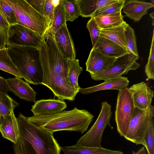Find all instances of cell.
Instances as JSON below:
<instances>
[{
    "label": "cell",
    "mask_w": 154,
    "mask_h": 154,
    "mask_svg": "<svg viewBox=\"0 0 154 154\" xmlns=\"http://www.w3.org/2000/svg\"><path fill=\"white\" fill-rule=\"evenodd\" d=\"M19 135L14 143V154H60L53 134L37 126L20 113L17 118Z\"/></svg>",
    "instance_id": "cell-1"
},
{
    "label": "cell",
    "mask_w": 154,
    "mask_h": 154,
    "mask_svg": "<svg viewBox=\"0 0 154 154\" xmlns=\"http://www.w3.org/2000/svg\"><path fill=\"white\" fill-rule=\"evenodd\" d=\"M94 117L87 110L75 107L72 110H63L52 115H34L27 118L37 126L52 134L66 131L83 134L87 130Z\"/></svg>",
    "instance_id": "cell-2"
},
{
    "label": "cell",
    "mask_w": 154,
    "mask_h": 154,
    "mask_svg": "<svg viewBox=\"0 0 154 154\" xmlns=\"http://www.w3.org/2000/svg\"><path fill=\"white\" fill-rule=\"evenodd\" d=\"M6 47L22 78L29 84H42L43 72L39 49L11 44H7Z\"/></svg>",
    "instance_id": "cell-3"
},
{
    "label": "cell",
    "mask_w": 154,
    "mask_h": 154,
    "mask_svg": "<svg viewBox=\"0 0 154 154\" xmlns=\"http://www.w3.org/2000/svg\"><path fill=\"white\" fill-rule=\"evenodd\" d=\"M13 9L17 23L42 36L50 27L47 18L35 9L26 0H6Z\"/></svg>",
    "instance_id": "cell-4"
},
{
    "label": "cell",
    "mask_w": 154,
    "mask_h": 154,
    "mask_svg": "<svg viewBox=\"0 0 154 154\" xmlns=\"http://www.w3.org/2000/svg\"><path fill=\"white\" fill-rule=\"evenodd\" d=\"M101 109L95 122L84 135L77 141L76 145L87 147H101L103 134L107 126L110 127L111 106L107 102L101 103Z\"/></svg>",
    "instance_id": "cell-5"
},
{
    "label": "cell",
    "mask_w": 154,
    "mask_h": 154,
    "mask_svg": "<svg viewBox=\"0 0 154 154\" xmlns=\"http://www.w3.org/2000/svg\"><path fill=\"white\" fill-rule=\"evenodd\" d=\"M154 115V107L151 105L144 110L135 108L128 132L124 137L137 145L141 144L145 147L144 137Z\"/></svg>",
    "instance_id": "cell-6"
},
{
    "label": "cell",
    "mask_w": 154,
    "mask_h": 154,
    "mask_svg": "<svg viewBox=\"0 0 154 154\" xmlns=\"http://www.w3.org/2000/svg\"><path fill=\"white\" fill-rule=\"evenodd\" d=\"M135 108L132 94L128 88L119 91L115 120L117 131L122 137H124L127 133Z\"/></svg>",
    "instance_id": "cell-7"
},
{
    "label": "cell",
    "mask_w": 154,
    "mask_h": 154,
    "mask_svg": "<svg viewBox=\"0 0 154 154\" xmlns=\"http://www.w3.org/2000/svg\"><path fill=\"white\" fill-rule=\"evenodd\" d=\"M42 84L49 88L58 99L74 100L78 93L71 85L68 78H65L42 66Z\"/></svg>",
    "instance_id": "cell-8"
},
{
    "label": "cell",
    "mask_w": 154,
    "mask_h": 154,
    "mask_svg": "<svg viewBox=\"0 0 154 154\" xmlns=\"http://www.w3.org/2000/svg\"><path fill=\"white\" fill-rule=\"evenodd\" d=\"M129 53L116 58L112 64L106 69L95 74H90L95 81L106 80L119 77L126 74L129 71L137 69L140 64Z\"/></svg>",
    "instance_id": "cell-9"
},
{
    "label": "cell",
    "mask_w": 154,
    "mask_h": 154,
    "mask_svg": "<svg viewBox=\"0 0 154 154\" xmlns=\"http://www.w3.org/2000/svg\"><path fill=\"white\" fill-rule=\"evenodd\" d=\"M42 41V37L38 33L23 25L18 23L9 25L7 45L15 44L39 49Z\"/></svg>",
    "instance_id": "cell-10"
},
{
    "label": "cell",
    "mask_w": 154,
    "mask_h": 154,
    "mask_svg": "<svg viewBox=\"0 0 154 154\" xmlns=\"http://www.w3.org/2000/svg\"><path fill=\"white\" fill-rule=\"evenodd\" d=\"M54 37L58 48L65 58L70 60L75 58L74 43L66 24L54 34Z\"/></svg>",
    "instance_id": "cell-11"
},
{
    "label": "cell",
    "mask_w": 154,
    "mask_h": 154,
    "mask_svg": "<svg viewBox=\"0 0 154 154\" xmlns=\"http://www.w3.org/2000/svg\"><path fill=\"white\" fill-rule=\"evenodd\" d=\"M128 88L132 94L135 108L144 110L151 105L153 91L145 83L135 84Z\"/></svg>",
    "instance_id": "cell-12"
},
{
    "label": "cell",
    "mask_w": 154,
    "mask_h": 154,
    "mask_svg": "<svg viewBox=\"0 0 154 154\" xmlns=\"http://www.w3.org/2000/svg\"><path fill=\"white\" fill-rule=\"evenodd\" d=\"M116 58L106 56L92 48L85 63L86 71L90 74L104 71L112 64Z\"/></svg>",
    "instance_id": "cell-13"
},
{
    "label": "cell",
    "mask_w": 154,
    "mask_h": 154,
    "mask_svg": "<svg viewBox=\"0 0 154 154\" xmlns=\"http://www.w3.org/2000/svg\"><path fill=\"white\" fill-rule=\"evenodd\" d=\"M67 107L64 100L59 99H42L36 101L32 106L34 115L45 116L60 112Z\"/></svg>",
    "instance_id": "cell-14"
},
{
    "label": "cell",
    "mask_w": 154,
    "mask_h": 154,
    "mask_svg": "<svg viewBox=\"0 0 154 154\" xmlns=\"http://www.w3.org/2000/svg\"><path fill=\"white\" fill-rule=\"evenodd\" d=\"M6 79L10 91L16 96L26 101H36V92L29 84L16 77Z\"/></svg>",
    "instance_id": "cell-15"
},
{
    "label": "cell",
    "mask_w": 154,
    "mask_h": 154,
    "mask_svg": "<svg viewBox=\"0 0 154 154\" xmlns=\"http://www.w3.org/2000/svg\"><path fill=\"white\" fill-rule=\"evenodd\" d=\"M153 7L154 4L150 2L129 0H125L122 9L126 16L134 22H138L147 14L149 9Z\"/></svg>",
    "instance_id": "cell-16"
},
{
    "label": "cell",
    "mask_w": 154,
    "mask_h": 154,
    "mask_svg": "<svg viewBox=\"0 0 154 154\" xmlns=\"http://www.w3.org/2000/svg\"><path fill=\"white\" fill-rule=\"evenodd\" d=\"M129 84V80L128 78L121 76L105 80L103 82L94 86L85 88H80L79 91L81 93L85 94L107 90L119 91L127 87Z\"/></svg>",
    "instance_id": "cell-17"
},
{
    "label": "cell",
    "mask_w": 154,
    "mask_h": 154,
    "mask_svg": "<svg viewBox=\"0 0 154 154\" xmlns=\"http://www.w3.org/2000/svg\"><path fill=\"white\" fill-rule=\"evenodd\" d=\"M92 48L96 49L106 56L116 58L128 53L127 50L118 44L100 36Z\"/></svg>",
    "instance_id": "cell-18"
},
{
    "label": "cell",
    "mask_w": 154,
    "mask_h": 154,
    "mask_svg": "<svg viewBox=\"0 0 154 154\" xmlns=\"http://www.w3.org/2000/svg\"><path fill=\"white\" fill-rule=\"evenodd\" d=\"M13 108L10 114L6 116L0 126V131L2 136L14 143L19 137V132L18 123Z\"/></svg>",
    "instance_id": "cell-19"
},
{
    "label": "cell",
    "mask_w": 154,
    "mask_h": 154,
    "mask_svg": "<svg viewBox=\"0 0 154 154\" xmlns=\"http://www.w3.org/2000/svg\"><path fill=\"white\" fill-rule=\"evenodd\" d=\"M128 25L124 21L121 25L116 27L101 29L100 36L115 42L127 50L125 31Z\"/></svg>",
    "instance_id": "cell-20"
},
{
    "label": "cell",
    "mask_w": 154,
    "mask_h": 154,
    "mask_svg": "<svg viewBox=\"0 0 154 154\" xmlns=\"http://www.w3.org/2000/svg\"><path fill=\"white\" fill-rule=\"evenodd\" d=\"M64 154H123L120 151L101 147H87L75 145L60 147Z\"/></svg>",
    "instance_id": "cell-21"
},
{
    "label": "cell",
    "mask_w": 154,
    "mask_h": 154,
    "mask_svg": "<svg viewBox=\"0 0 154 154\" xmlns=\"http://www.w3.org/2000/svg\"><path fill=\"white\" fill-rule=\"evenodd\" d=\"M80 15L83 17H92L98 10L118 0H77Z\"/></svg>",
    "instance_id": "cell-22"
},
{
    "label": "cell",
    "mask_w": 154,
    "mask_h": 154,
    "mask_svg": "<svg viewBox=\"0 0 154 154\" xmlns=\"http://www.w3.org/2000/svg\"><path fill=\"white\" fill-rule=\"evenodd\" d=\"M93 17L100 29L119 26L124 21L121 11L113 14Z\"/></svg>",
    "instance_id": "cell-23"
},
{
    "label": "cell",
    "mask_w": 154,
    "mask_h": 154,
    "mask_svg": "<svg viewBox=\"0 0 154 154\" xmlns=\"http://www.w3.org/2000/svg\"><path fill=\"white\" fill-rule=\"evenodd\" d=\"M68 77L72 86L77 93L79 91L80 87L78 83V79L82 70L79 64V60L76 58L68 60Z\"/></svg>",
    "instance_id": "cell-24"
},
{
    "label": "cell",
    "mask_w": 154,
    "mask_h": 154,
    "mask_svg": "<svg viewBox=\"0 0 154 154\" xmlns=\"http://www.w3.org/2000/svg\"><path fill=\"white\" fill-rule=\"evenodd\" d=\"M0 69L22 79L19 72L11 60L6 47L0 50Z\"/></svg>",
    "instance_id": "cell-25"
},
{
    "label": "cell",
    "mask_w": 154,
    "mask_h": 154,
    "mask_svg": "<svg viewBox=\"0 0 154 154\" xmlns=\"http://www.w3.org/2000/svg\"><path fill=\"white\" fill-rule=\"evenodd\" d=\"M18 105L7 93L0 92V126L5 117L10 115L12 109Z\"/></svg>",
    "instance_id": "cell-26"
},
{
    "label": "cell",
    "mask_w": 154,
    "mask_h": 154,
    "mask_svg": "<svg viewBox=\"0 0 154 154\" xmlns=\"http://www.w3.org/2000/svg\"><path fill=\"white\" fill-rule=\"evenodd\" d=\"M60 3L64 10L66 22L73 21L80 15L77 0H60Z\"/></svg>",
    "instance_id": "cell-27"
},
{
    "label": "cell",
    "mask_w": 154,
    "mask_h": 154,
    "mask_svg": "<svg viewBox=\"0 0 154 154\" xmlns=\"http://www.w3.org/2000/svg\"><path fill=\"white\" fill-rule=\"evenodd\" d=\"M128 53L137 60L139 58L136 44V37L134 29L128 24L125 31Z\"/></svg>",
    "instance_id": "cell-28"
},
{
    "label": "cell",
    "mask_w": 154,
    "mask_h": 154,
    "mask_svg": "<svg viewBox=\"0 0 154 154\" xmlns=\"http://www.w3.org/2000/svg\"><path fill=\"white\" fill-rule=\"evenodd\" d=\"M65 14L60 3L55 7L51 24L49 29L54 33L63 25L66 24Z\"/></svg>",
    "instance_id": "cell-29"
},
{
    "label": "cell",
    "mask_w": 154,
    "mask_h": 154,
    "mask_svg": "<svg viewBox=\"0 0 154 154\" xmlns=\"http://www.w3.org/2000/svg\"><path fill=\"white\" fill-rule=\"evenodd\" d=\"M125 0H118L115 2L105 6L97 10L92 17L104 15L121 11Z\"/></svg>",
    "instance_id": "cell-30"
},
{
    "label": "cell",
    "mask_w": 154,
    "mask_h": 154,
    "mask_svg": "<svg viewBox=\"0 0 154 154\" xmlns=\"http://www.w3.org/2000/svg\"><path fill=\"white\" fill-rule=\"evenodd\" d=\"M154 123L153 118L151 120L145 134V148L148 154H154Z\"/></svg>",
    "instance_id": "cell-31"
},
{
    "label": "cell",
    "mask_w": 154,
    "mask_h": 154,
    "mask_svg": "<svg viewBox=\"0 0 154 154\" xmlns=\"http://www.w3.org/2000/svg\"><path fill=\"white\" fill-rule=\"evenodd\" d=\"M145 72L147 77V80L154 79V38L153 34L149 55L146 64Z\"/></svg>",
    "instance_id": "cell-32"
},
{
    "label": "cell",
    "mask_w": 154,
    "mask_h": 154,
    "mask_svg": "<svg viewBox=\"0 0 154 154\" xmlns=\"http://www.w3.org/2000/svg\"><path fill=\"white\" fill-rule=\"evenodd\" d=\"M86 27L89 32L93 47L100 36L101 29L93 17H91L88 21Z\"/></svg>",
    "instance_id": "cell-33"
},
{
    "label": "cell",
    "mask_w": 154,
    "mask_h": 154,
    "mask_svg": "<svg viewBox=\"0 0 154 154\" xmlns=\"http://www.w3.org/2000/svg\"><path fill=\"white\" fill-rule=\"evenodd\" d=\"M1 3L9 25L17 23L14 12L6 0H1Z\"/></svg>",
    "instance_id": "cell-34"
},
{
    "label": "cell",
    "mask_w": 154,
    "mask_h": 154,
    "mask_svg": "<svg viewBox=\"0 0 154 154\" xmlns=\"http://www.w3.org/2000/svg\"><path fill=\"white\" fill-rule=\"evenodd\" d=\"M55 7L53 5L52 0H45V3L44 16L47 19L50 26L53 20Z\"/></svg>",
    "instance_id": "cell-35"
},
{
    "label": "cell",
    "mask_w": 154,
    "mask_h": 154,
    "mask_svg": "<svg viewBox=\"0 0 154 154\" xmlns=\"http://www.w3.org/2000/svg\"><path fill=\"white\" fill-rule=\"evenodd\" d=\"M45 0H26L31 6L39 13L44 16Z\"/></svg>",
    "instance_id": "cell-36"
},
{
    "label": "cell",
    "mask_w": 154,
    "mask_h": 154,
    "mask_svg": "<svg viewBox=\"0 0 154 154\" xmlns=\"http://www.w3.org/2000/svg\"><path fill=\"white\" fill-rule=\"evenodd\" d=\"M9 26V23L6 21L0 14V34L7 42V33Z\"/></svg>",
    "instance_id": "cell-37"
},
{
    "label": "cell",
    "mask_w": 154,
    "mask_h": 154,
    "mask_svg": "<svg viewBox=\"0 0 154 154\" xmlns=\"http://www.w3.org/2000/svg\"><path fill=\"white\" fill-rule=\"evenodd\" d=\"M10 91L6 79L0 76V92L7 93Z\"/></svg>",
    "instance_id": "cell-38"
},
{
    "label": "cell",
    "mask_w": 154,
    "mask_h": 154,
    "mask_svg": "<svg viewBox=\"0 0 154 154\" xmlns=\"http://www.w3.org/2000/svg\"><path fill=\"white\" fill-rule=\"evenodd\" d=\"M133 154H146L145 147L144 146L140 149L137 152L132 151Z\"/></svg>",
    "instance_id": "cell-39"
},
{
    "label": "cell",
    "mask_w": 154,
    "mask_h": 154,
    "mask_svg": "<svg viewBox=\"0 0 154 154\" xmlns=\"http://www.w3.org/2000/svg\"><path fill=\"white\" fill-rule=\"evenodd\" d=\"M0 14L3 17V18L4 19V20L8 23L5 14L1 5V0H0Z\"/></svg>",
    "instance_id": "cell-40"
},
{
    "label": "cell",
    "mask_w": 154,
    "mask_h": 154,
    "mask_svg": "<svg viewBox=\"0 0 154 154\" xmlns=\"http://www.w3.org/2000/svg\"><path fill=\"white\" fill-rule=\"evenodd\" d=\"M60 0H52V2L53 5L56 7L57 6L60 4Z\"/></svg>",
    "instance_id": "cell-41"
},
{
    "label": "cell",
    "mask_w": 154,
    "mask_h": 154,
    "mask_svg": "<svg viewBox=\"0 0 154 154\" xmlns=\"http://www.w3.org/2000/svg\"><path fill=\"white\" fill-rule=\"evenodd\" d=\"M154 12H153L152 13H151L150 14V16L152 18V25L153 26L154 24Z\"/></svg>",
    "instance_id": "cell-42"
}]
</instances>
